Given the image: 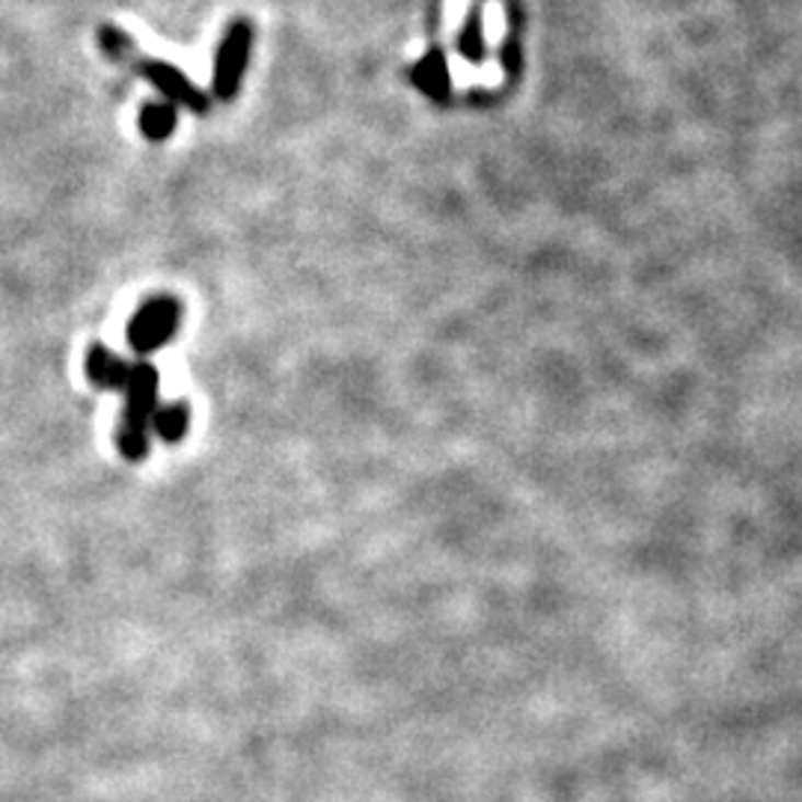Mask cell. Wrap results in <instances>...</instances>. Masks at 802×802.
I'll list each match as a JSON object with an SVG mask.
<instances>
[{
    "label": "cell",
    "instance_id": "obj_3",
    "mask_svg": "<svg viewBox=\"0 0 802 802\" xmlns=\"http://www.w3.org/2000/svg\"><path fill=\"white\" fill-rule=\"evenodd\" d=\"M250 45H253V27L248 21H236L227 31L224 42H220V51H217L215 62V95L217 99H236L238 87H241V75L248 66Z\"/></svg>",
    "mask_w": 802,
    "mask_h": 802
},
{
    "label": "cell",
    "instance_id": "obj_7",
    "mask_svg": "<svg viewBox=\"0 0 802 802\" xmlns=\"http://www.w3.org/2000/svg\"><path fill=\"white\" fill-rule=\"evenodd\" d=\"M175 123H179V114H175L173 104L149 102L140 111V131H144L146 140H154V144L167 140L173 134Z\"/></svg>",
    "mask_w": 802,
    "mask_h": 802
},
{
    "label": "cell",
    "instance_id": "obj_6",
    "mask_svg": "<svg viewBox=\"0 0 802 802\" xmlns=\"http://www.w3.org/2000/svg\"><path fill=\"white\" fill-rule=\"evenodd\" d=\"M187 428H191V408L185 401H173V404H158V411L152 416V432L158 434V440L164 443H182L185 440Z\"/></svg>",
    "mask_w": 802,
    "mask_h": 802
},
{
    "label": "cell",
    "instance_id": "obj_4",
    "mask_svg": "<svg viewBox=\"0 0 802 802\" xmlns=\"http://www.w3.org/2000/svg\"><path fill=\"white\" fill-rule=\"evenodd\" d=\"M140 72H144L146 78L170 99V102L179 104V107H187V111H194V114H206L208 111V99L196 90L194 83H191V78H187L182 69H175V66L161 60H146L140 62Z\"/></svg>",
    "mask_w": 802,
    "mask_h": 802
},
{
    "label": "cell",
    "instance_id": "obj_2",
    "mask_svg": "<svg viewBox=\"0 0 802 802\" xmlns=\"http://www.w3.org/2000/svg\"><path fill=\"white\" fill-rule=\"evenodd\" d=\"M179 324H182V303L173 295H158L134 312L128 330H125V340L134 354L149 357L173 340L179 333Z\"/></svg>",
    "mask_w": 802,
    "mask_h": 802
},
{
    "label": "cell",
    "instance_id": "obj_8",
    "mask_svg": "<svg viewBox=\"0 0 802 802\" xmlns=\"http://www.w3.org/2000/svg\"><path fill=\"white\" fill-rule=\"evenodd\" d=\"M102 45L104 51L114 54V57H123V54H128L134 48L131 36H125V33L116 31V27H102Z\"/></svg>",
    "mask_w": 802,
    "mask_h": 802
},
{
    "label": "cell",
    "instance_id": "obj_5",
    "mask_svg": "<svg viewBox=\"0 0 802 802\" xmlns=\"http://www.w3.org/2000/svg\"><path fill=\"white\" fill-rule=\"evenodd\" d=\"M83 371H87L90 383L99 387V390H125L128 375H131V363H125L119 354H114L102 342H93L90 351H87Z\"/></svg>",
    "mask_w": 802,
    "mask_h": 802
},
{
    "label": "cell",
    "instance_id": "obj_1",
    "mask_svg": "<svg viewBox=\"0 0 802 802\" xmlns=\"http://www.w3.org/2000/svg\"><path fill=\"white\" fill-rule=\"evenodd\" d=\"M158 390L161 378L149 360H140L131 366L128 383H125V408L116 446L125 461H144L149 455V434H152V416L158 411Z\"/></svg>",
    "mask_w": 802,
    "mask_h": 802
}]
</instances>
